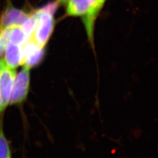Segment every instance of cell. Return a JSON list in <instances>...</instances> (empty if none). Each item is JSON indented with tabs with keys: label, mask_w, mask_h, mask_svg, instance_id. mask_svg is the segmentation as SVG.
<instances>
[{
	"label": "cell",
	"mask_w": 158,
	"mask_h": 158,
	"mask_svg": "<svg viewBox=\"0 0 158 158\" xmlns=\"http://www.w3.org/2000/svg\"><path fill=\"white\" fill-rule=\"evenodd\" d=\"M23 66L31 69L39 64L45 55V48L28 40L23 46Z\"/></svg>",
	"instance_id": "5b68a950"
},
{
	"label": "cell",
	"mask_w": 158,
	"mask_h": 158,
	"mask_svg": "<svg viewBox=\"0 0 158 158\" xmlns=\"http://www.w3.org/2000/svg\"><path fill=\"white\" fill-rule=\"evenodd\" d=\"M8 40L14 44L23 46L29 39L21 25H14L10 28Z\"/></svg>",
	"instance_id": "9c48e42d"
},
{
	"label": "cell",
	"mask_w": 158,
	"mask_h": 158,
	"mask_svg": "<svg viewBox=\"0 0 158 158\" xmlns=\"http://www.w3.org/2000/svg\"><path fill=\"white\" fill-rule=\"evenodd\" d=\"M16 71L14 69L6 66L0 75V112L8 106L11 93Z\"/></svg>",
	"instance_id": "3957f363"
},
{
	"label": "cell",
	"mask_w": 158,
	"mask_h": 158,
	"mask_svg": "<svg viewBox=\"0 0 158 158\" xmlns=\"http://www.w3.org/2000/svg\"><path fill=\"white\" fill-rule=\"evenodd\" d=\"M34 14L36 25L34 32L29 40L45 48L55 28L54 14L48 10L45 6L34 12Z\"/></svg>",
	"instance_id": "6da1fadb"
},
{
	"label": "cell",
	"mask_w": 158,
	"mask_h": 158,
	"mask_svg": "<svg viewBox=\"0 0 158 158\" xmlns=\"http://www.w3.org/2000/svg\"><path fill=\"white\" fill-rule=\"evenodd\" d=\"M36 25V19L34 12L30 13V15L22 24L21 27L29 39L34 32Z\"/></svg>",
	"instance_id": "8fae6325"
},
{
	"label": "cell",
	"mask_w": 158,
	"mask_h": 158,
	"mask_svg": "<svg viewBox=\"0 0 158 158\" xmlns=\"http://www.w3.org/2000/svg\"><path fill=\"white\" fill-rule=\"evenodd\" d=\"M0 158H11L10 148L4 134L1 123H0Z\"/></svg>",
	"instance_id": "30bf717a"
},
{
	"label": "cell",
	"mask_w": 158,
	"mask_h": 158,
	"mask_svg": "<svg viewBox=\"0 0 158 158\" xmlns=\"http://www.w3.org/2000/svg\"><path fill=\"white\" fill-rule=\"evenodd\" d=\"M10 28L0 32V58L5 54L6 45L8 41Z\"/></svg>",
	"instance_id": "7c38bea8"
},
{
	"label": "cell",
	"mask_w": 158,
	"mask_h": 158,
	"mask_svg": "<svg viewBox=\"0 0 158 158\" xmlns=\"http://www.w3.org/2000/svg\"><path fill=\"white\" fill-rule=\"evenodd\" d=\"M0 113H1V112H0Z\"/></svg>",
	"instance_id": "9a60e30c"
},
{
	"label": "cell",
	"mask_w": 158,
	"mask_h": 158,
	"mask_svg": "<svg viewBox=\"0 0 158 158\" xmlns=\"http://www.w3.org/2000/svg\"><path fill=\"white\" fill-rule=\"evenodd\" d=\"M6 66L11 69H15L23 64V47L8 42L5 58Z\"/></svg>",
	"instance_id": "52a82bcc"
},
{
	"label": "cell",
	"mask_w": 158,
	"mask_h": 158,
	"mask_svg": "<svg viewBox=\"0 0 158 158\" xmlns=\"http://www.w3.org/2000/svg\"><path fill=\"white\" fill-rule=\"evenodd\" d=\"M27 13L14 7H8L0 17V32L14 25H22L28 18Z\"/></svg>",
	"instance_id": "8992f818"
},
{
	"label": "cell",
	"mask_w": 158,
	"mask_h": 158,
	"mask_svg": "<svg viewBox=\"0 0 158 158\" xmlns=\"http://www.w3.org/2000/svg\"><path fill=\"white\" fill-rule=\"evenodd\" d=\"M89 10L85 15L81 18L88 36L89 41L94 47V30L96 19L106 0H89Z\"/></svg>",
	"instance_id": "277c9868"
},
{
	"label": "cell",
	"mask_w": 158,
	"mask_h": 158,
	"mask_svg": "<svg viewBox=\"0 0 158 158\" xmlns=\"http://www.w3.org/2000/svg\"><path fill=\"white\" fill-rule=\"evenodd\" d=\"M30 69L23 66L15 76L9 102L11 105L21 104L27 99L30 85Z\"/></svg>",
	"instance_id": "7a4b0ae2"
},
{
	"label": "cell",
	"mask_w": 158,
	"mask_h": 158,
	"mask_svg": "<svg viewBox=\"0 0 158 158\" xmlns=\"http://www.w3.org/2000/svg\"><path fill=\"white\" fill-rule=\"evenodd\" d=\"M66 7V14L69 17H84L89 10V0H69Z\"/></svg>",
	"instance_id": "ba28073f"
},
{
	"label": "cell",
	"mask_w": 158,
	"mask_h": 158,
	"mask_svg": "<svg viewBox=\"0 0 158 158\" xmlns=\"http://www.w3.org/2000/svg\"><path fill=\"white\" fill-rule=\"evenodd\" d=\"M6 66V62H5V60L3 59H0V75L1 72H2V70L5 69Z\"/></svg>",
	"instance_id": "4fadbf2b"
},
{
	"label": "cell",
	"mask_w": 158,
	"mask_h": 158,
	"mask_svg": "<svg viewBox=\"0 0 158 158\" xmlns=\"http://www.w3.org/2000/svg\"><path fill=\"white\" fill-rule=\"evenodd\" d=\"M69 0H56V1L57 2V3L59 5H64V4H66Z\"/></svg>",
	"instance_id": "5bb4252c"
}]
</instances>
